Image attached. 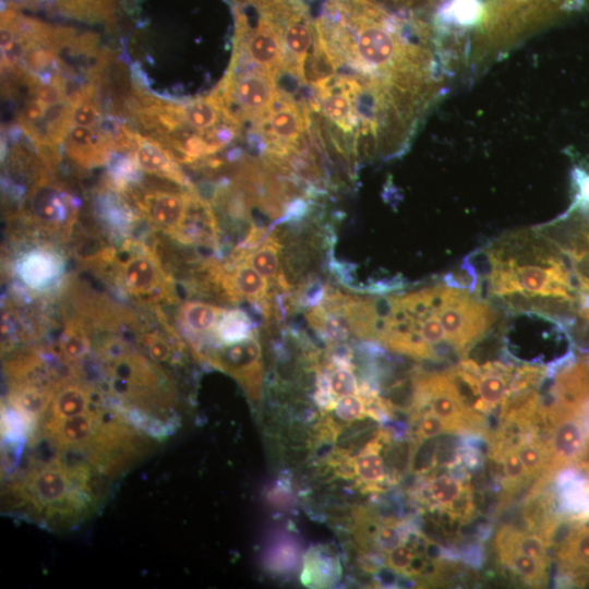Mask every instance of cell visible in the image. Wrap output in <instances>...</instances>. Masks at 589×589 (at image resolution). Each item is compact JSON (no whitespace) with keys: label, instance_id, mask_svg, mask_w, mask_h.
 Masks as SVG:
<instances>
[{"label":"cell","instance_id":"cell-1","mask_svg":"<svg viewBox=\"0 0 589 589\" xmlns=\"http://www.w3.org/2000/svg\"><path fill=\"white\" fill-rule=\"evenodd\" d=\"M314 29L335 69L347 64L358 76L429 103L443 88L431 35L405 34L375 0H328Z\"/></svg>","mask_w":589,"mask_h":589},{"label":"cell","instance_id":"cell-2","mask_svg":"<svg viewBox=\"0 0 589 589\" xmlns=\"http://www.w3.org/2000/svg\"><path fill=\"white\" fill-rule=\"evenodd\" d=\"M444 278L506 314L537 313L565 327L575 320L577 289L572 271L537 227L494 239L464 261L461 274Z\"/></svg>","mask_w":589,"mask_h":589},{"label":"cell","instance_id":"cell-3","mask_svg":"<svg viewBox=\"0 0 589 589\" xmlns=\"http://www.w3.org/2000/svg\"><path fill=\"white\" fill-rule=\"evenodd\" d=\"M380 344L417 359L465 354L498 321V311L467 288L444 280L405 293L384 294Z\"/></svg>","mask_w":589,"mask_h":589},{"label":"cell","instance_id":"cell-4","mask_svg":"<svg viewBox=\"0 0 589 589\" xmlns=\"http://www.w3.org/2000/svg\"><path fill=\"white\" fill-rule=\"evenodd\" d=\"M587 4L589 0H486L466 59L478 70L551 22L581 11Z\"/></svg>","mask_w":589,"mask_h":589},{"label":"cell","instance_id":"cell-5","mask_svg":"<svg viewBox=\"0 0 589 589\" xmlns=\"http://www.w3.org/2000/svg\"><path fill=\"white\" fill-rule=\"evenodd\" d=\"M538 230L564 255L577 289V304L589 300V213L567 211Z\"/></svg>","mask_w":589,"mask_h":589},{"label":"cell","instance_id":"cell-6","mask_svg":"<svg viewBox=\"0 0 589 589\" xmlns=\"http://www.w3.org/2000/svg\"><path fill=\"white\" fill-rule=\"evenodd\" d=\"M118 283L129 294L156 302L172 299V285L153 251L146 247H127L116 263Z\"/></svg>","mask_w":589,"mask_h":589},{"label":"cell","instance_id":"cell-7","mask_svg":"<svg viewBox=\"0 0 589 589\" xmlns=\"http://www.w3.org/2000/svg\"><path fill=\"white\" fill-rule=\"evenodd\" d=\"M206 361L233 376L254 406L262 399L263 357L255 332L250 337L233 344L220 345L204 354Z\"/></svg>","mask_w":589,"mask_h":589},{"label":"cell","instance_id":"cell-8","mask_svg":"<svg viewBox=\"0 0 589 589\" xmlns=\"http://www.w3.org/2000/svg\"><path fill=\"white\" fill-rule=\"evenodd\" d=\"M309 123L308 109H302L289 95L278 92L273 109L259 125L269 145L267 151L283 153L303 143Z\"/></svg>","mask_w":589,"mask_h":589},{"label":"cell","instance_id":"cell-9","mask_svg":"<svg viewBox=\"0 0 589 589\" xmlns=\"http://www.w3.org/2000/svg\"><path fill=\"white\" fill-rule=\"evenodd\" d=\"M248 33V58L257 69L276 79L286 69L285 50L277 25L260 11L255 27L249 28Z\"/></svg>","mask_w":589,"mask_h":589},{"label":"cell","instance_id":"cell-10","mask_svg":"<svg viewBox=\"0 0 589 589\" xmlns=\"http://www.w3.org/2000/svg\"><path fill=\"white\" fill-rule=\"evenodd\" d=\"M232 96L243 113L260 123L277 100L276 79L260 69L247 72L232 83Z\"/></svg>","mask_w":589,"mask_h":589},{"label":"cell","instance_id":"cell-11","mask_svg":"<svg viewBox=\"0 0 589 589\" xmlns=\"http://www.w3.org/2000/svg\"><path fill=\"white\" fill-rule=\"evenodd\" d=\"M550 413L563 414L553 417V425L550 430V436L546 446L548 464L553 469L563 467L574 460L581 454L586 443V430L584 424L575 418H567L564 412L551 410Z\"/></svg>","mask_w":589,"mask_h":589},{"label":"cell","instance_id":"cell-12","mask_svg":"<svg viewBox=\"0 0 589 589\" xmlns=\"http://www.w3.org/2000/svg\"><path fill=\"white\" fill-rule=\"evenodd\" d=\"M63 271V262L57 252L35 248L20 256L16 274L22 283L37 291L46 290L57 283Z\"/></svg>","mask_w":589,"mask_h":589},{"label":"cell","instance_id":"cell-13","mask_svg":"<svg viewBox=\"0 0 589 589\" xmlns=\"http://www.w3.org/2000/svg\"><path fill=\"white\" fill-rule=\"evenodd\" d=\"M29 209L33 221L46 232L68 230L72 224L65 199L52 185L39 184L29 196Z\"/></svg>","mask_w":589,"mask_h":589},{"label":"cell","instance_id":"cell-14","mask_svg":"<svg viewBox=\"0 0 589 589\" xmlns=\"http://www.w3.org/2000/svg\"><path fill=\"white\" fill-rule=\"evenodd\" d=\"M190 197L172 192H153L144 200V212L148 220L171 235L175 239L187 219Z\"/></svg>","mask_w":589,"mask_h":589},{"label":"cell","instance_id":"cell-15","mask_svg":"<svg viewBox=\"0 0 589 589\" xmlns=\"http://www.w3.org/2000/svg\"><path fill=\"white\" fill-rule=\"evenodd\" d=\"M337 550L330 544L311 546L303 556L301 582L309 588H330L341 578Z\"/></svg>","mask_w":589,"mask_h":589},{"label":"cell","instance_id":"cell-16","mask_svg":"<svg viewBox=\"0 0 589 589\" xmlns=\"http://www.w3.org/2000/svg\"><path fill=\"white\" fill-rule=\"evenodd\" d=\"M226 268L230 286L238 301L247 300L261 306L267 300L269 294L267 279L247 261L229 263Z\"/></svg>","mask_w":589,"mask_h":589},{"label":"cell","instance_id":"cell-17","mask_svg":"<svg viewBox=\"0 0 589 589\" xmlns=\"http://www.w3.org/2000/svg\"><path fill=\"white\" fill-rule=\"evenodd\" d=\"M225 311L214 304L187 301L179 309V321L189 337L197 341L206 336L214 337L216 325Z\"/></svg>","mask_w":589,"mask_h":589},{"label":"cell","instance_id":"cell-18","mask_svg":"<svg viewBox=\"0 0 589 589\" xmlns=\"http://www.w3.org/2000/svg\"><path fill=\"white\" fill-rule=\"evenodd\" d=\"M384 437L381 432L363 450L352 457L354 480L362 484L363 489H381L387 478L385 461L380 455Z\"/></svg>","mask_w":589,"mask_h":589},{"label":"cell","instance_id":"cell-19","mask_svg":"<svg viewBox=\"0 0 589 589\" xmlns=\"http://www.w3.org/2000/svg\"><path fill=\"white\" fill-rule=\"evenodd\" d=\"M281 248L278 229L273 228L262 243L244 261L273 284L280 272Z\"/></svg>","mask_w":589,"mask_h":589},{"label":"cell","instance_id":"cell-20","mask_svg":"<svg viewBox=\"0 0 589 589\" xmlns=\"http://www.w3.org/2000/svg\"><path fill=\"white\" fill-rule=\"evenodd\" d=\"M497 550H514L546 563L548 542L540 534L504 527L496 537Z\"/></svg>","mask_w":589,"mask_h":589},{"label":"cell","instance_id":"cell-21","mask_svg":"<svg viewBox=\"0 0 589 589\" xmlns=\"http://www.w3.org/2000/svg\"><path fill=\"white\" fill-rule=\"evenodd\" d=\"M254 333L253 323L245 312L226 309L215 328V347L241 341Z\"/></svg>","mask_w":589,"mask_h":589},{"label":"cell","instance_id":"cell-22","mask_svg":"<svg viewBox=\"0 0 589 589\" xmlns=\"http://www.w3.org/2000/svg\"><path fill=\"white\" fill-rule=\"evenodd\" d=\"M135 161L143 170L184 183L183 176L168 156L156 145L142 143L135 152Z\"/></svg>","mask_w":589,"mask_h":589},{"label":"cell","instance_id":"cell-23","mask_svg":"<svg viewBox=\"0 0 589 589\" xmlns=\"http://www.w3.org/2000/svg\"><path fill=\"white\" fill-rule=\"evenodd\" d=\"M425 492L428 498L436 506L453 509L465 497L466 488L461 480L450 474H441L428 482Z\"/></svg>","mask_w":589,"mask_h":589},{"label":"cell","instance_id":"cell-24","mask_svg":"<svg viewBox=\"0 0 589 589\" xmlns=\"http://www.w3.org/2000/svg\"><path fill=\"white\" fill-rule=\"evenodd\" d=\"M498 554L502 563L526 582L541 585L545 581L546 563L514 550H501Z\"/></svg>","mask_w":589,"mask_h":589},{"label":"cell","instance_id":"cell-25","mask_svg":"<svg viewBox=\"0 0 589 589\" xmlns=\"http://www.w3.org/2000/svg\"><path fill=\"white\" fill-rule=\"evenodd\" d=\"M513 446L526 467L530 478L539 476L541 471L548 467L546 446L540 441L528 438L522 440Z\"/></svg>","mask_w":589,"mask_h":589},{"label":"cell","instance_id":"cell-26","mask_svg":"<svg viewBox=\"0 0 589 589\" xmlns=\"http://www.w3.org/2000/svg\"><path fill=\"white\" fill-rule=\"evenodd\" d=\"M184 119L187 123L199 131L207 130L218 120V107L215 100L201 99L195 100L184 109Z\"/></svg>","mask_w":589,"mask_h":589},{"label":"cell","instance_id":"cell-27","mask_svg":"<svg viewBox=\"0 0 589 589\" xmlns=\"http://www.w3.org/2000/svg\"><path fill=\"white\" fill-rule=\"evenodd\" d=\"M418 417L417 437L421 441L435 437L443 433L459 431L457 426L438 417L431 410H423Z\"/></svg>","mask_w":589,"mask_h":589},{"label":"cell","instance_id":"cell-28","mask_svg":"<svg viewBox=\"0 0 589 589\" xmlns=\"http://www.w3.org/2000/svg\"><path fill=\"white\" fill-rule=\"evenodd\" d=\"M354 366H337L329 371V387L334 397L359 394Z\"/></svg>","mask_w":589,"mask_h":589},{"label":"cell","instance_id":"cell-29","mask_svg":"<svg viewBox=\"0 0 589 589\" xmlns=\"http://www.w3.org/2000/svg\"><path fill=\"white\" fill-rule=\"evenodd\" d=\"M500 456L503 462L505 480H507L509 486H516L525 480L530 479L526 467L513 445L502 449Z\"/></svg>","mask_w":589,"mask_h":589},{"label":"cell","instance_id":"cell-30","mask_svg":"<svg viewBox=\"0 0 589 589\" xmlns=\"http://www.w3.org/2000/svg\"><path fill=\"white\" fill-rule=\"evenodd\" d=\"M572 184L574 197L569 211L589 213V170L575 167L572 172Z\"/></svg>","mask_w":589,"mask_h":589},{"label":"cell","instance_id":"cell-31","mask_svg":"<svg viewBox=\"0 0 589 589\" xmlns=\"http://www.w3.org/2000/svg\"><path fill=\"white\" fill-rule=\"evenodd\" d=\"M407 539V532L401 524L386 521L381 524L375 537L374 544L384 552H388Z\"/></svg>","mask_w":589,"mask_h":589},{"label":"cell","instance_id":"cell-32","mask_svg":"<svg viewBox=\"0 0 589 589\" xmlns=\"http://www.w3.org/2000/svg\"><path fill=\"white\" fill-rule=\"evenodd\" d=\"M333 410L336 417L344 422H351L366 417L364 400L359 394L339 397Z\"/></svg>","mask_w":589,"mask_h":589},{"label":"cell","instance_id":"cell-33","mask_svg":"<svg viewBox=\"0 0 589 589\" xmlns=\"http://www.w3.org/2000/svg\"><path fill=\"white\" fill-rule=\"evenodd\" d=\"M414 555V550H412L409 544L402 542L386 552L384 560L388 568L395 570L396 573L406 575Z\"/></svg>","mask_w":589,"mask_h":589},{"label":"cell","instance_id":"cell-34","mask_svg":"<svg viewBox=\"0 0 589 589\" xmlns=\"http://www.w3.org/2000/svg\"><path fill=\"white\" fill-rule=\"evenodd\" d=\"M566 558L573 563H589V530L577 533L566 548Z\"/></svg>","mask_w":589,"mask_h":589},{"label":"cell","instance_id":"cell-35","mask_svg":"<svg viewBox=\"0 0 589 589\" xmlns=\"http://www.w3.org/2000/svg\"><path fill=\"white\" fill-rule=\"evenodd\" d=\"M70 142L80 151L92 148L97 144L96 133L88 127L74 125L69 134Z\"/></svg>","mask_w":589,"mask_h":589},{"label":"cell","instance_id":"cell-36","mask_svg":"<svg viewBox=\"0 0 589 589\" xmlns=\"http://www.w3.org/2000/svg\"><path fill=\"white\" fill-rule=\"evenodd\" d=\"M97 108L89 103L77 104L72 111V121L75 125L91 128L98 120Z\"/></svg>","mask_w":589,"mask_h":589},{"label":"cell","instance_id":"cell-37","mask_svg":"<svg viewBox=\"0 0 589 589\" xmlns=\"http://www.w3.org/2000/svg\"><path fill=\"white\" fill-rule=\"evenodd\" d=\"M38 101L44 106L55 105L61 99L60 88L55 84H48L38 89Z\"/></svg>","mask_w":589,"mask_h":589},{"label":"cell","instance_id":"cell-38","mask_svg":"<svg viewBox=\"0 0 589 589\" xmlns=\"http://www.w3.org/2000/svg\"><path fill=\"white\" fill-rule=\"evenodd\" d=\"M23 50L24 47L22 41L13 39L10 44L2 48V55L7 62L14 63L22 57Z\"/></svg>","mask_w":589,"mask_h":589},{"label":"cell","instance_id":"cell-39","mask_svg":"<svg viewBox=\"0 0 589 589\" xmlns=\"http://www.w3.org/2000/svg\"><path fill=\"white\" fill-rule=\"evenodd\" d=\"M44 105L38 100L32 103L25 110V117L29 121L40 119L44 113Z\"/></svg>","mask_w":589,"mask_h":589},{"label":"cell","instance_id":"cell-40","mask_svg":"<svg viewBox=\"0 0 589 589\" xmlns=\"http://www.w3.org/2000/svg\"><path fill=\"white\" fill-rule=\"evenodd\" d=\"M12 40H13L12 31L10 28H8V27H2L1 28V39H0L1 48L5 47Z\"/></svg>","mask_w":589,"mask_h":589}]
</instances>
